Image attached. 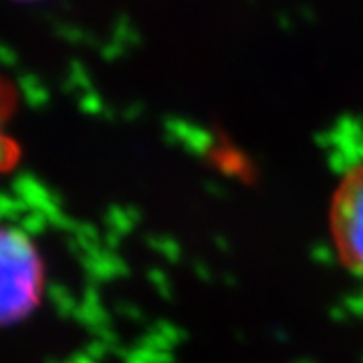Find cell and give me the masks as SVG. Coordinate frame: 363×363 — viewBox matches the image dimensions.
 I'll list each match as a JSON object with an SVG mask.
<instances>
[{
  "instance_id": "obj_3",
  "label": "cell",
  "mask_w": 363,
  "mask_h": 363,
  "mask_svg": "<svg viewBox=\"0 0 363 363\" xmlns=\"http://www.w3.org/2000/svg\"><path fill=\"white\" fill-rule=\"evenodd\" d=\"M16 111V89L9 79L0 77V176L14 168L18 147L11 135V121Z\"/></svg>"
},
{
  "instance_id": "obj_1",
  "label": "cell",
  "mask_w": 363,
  "mask_h": 363,
  "mask_svg": "<svg viewBox=\"0 0 363 363\" xmlns=\"http://www.w3.org/2000/svg\"><path fill=\"white\" fill-rule=\"evenodd\" d=\"M45 264L23 230L0 224V325L25 319L40 303Z\"/></svg>"
},
{
  "instance_id": "obj_2",
  "label": "cell",
  "mask_w": 363,
  "mask_h": 363,
  "mask_svg": "<svg viewBox=\"0 0 363 363\" xmlns=\"http://www.w3.org/2000/svg\"><path fill=\"white\" fill-rule=\"evenodd\" d=\"M329 222L341 262L363 274V162L343 174L331 202Z\"/></svg>"
}]
</instances>
